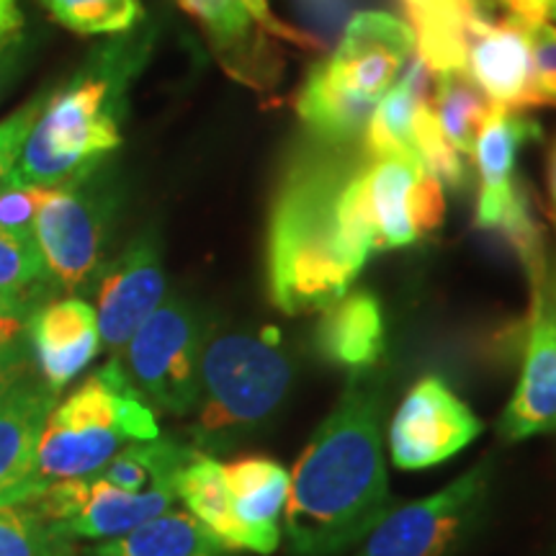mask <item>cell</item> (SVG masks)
Here are the masks:
<instances>
[{
	"mask_svg": "<svg viewBox=\"0 0 556 556\" xmlns=\"http://www.w3.org/2000/svg\"><path fill=\"white\" fill-rule=\"evenodd\" d=\"M29 343L45 384L60 392L101 348L96 309L83 299H58L29 317Z\"/></svg>",
	"mask_w": 556,
	"mask_h": 556,
	"instance_id": "17",
	"label": "cell"
},
{
	"mask_svg": "<svg viewBox=\"0 0 556 556\" xmlns=\"http://www.w3.org/2000/svg\"><path fill=\"white\" fill-rule=\"evenodd\" d=\"M356 163L307 157L278 186L268 222V294L283 315L323 312L343 299L374 248L348 206Z\"/></svg>",
	"mask_w": 556,
	"mask_h": 556,
	"instance_id": "2",
	"label": "cell"
},
{
	"mask_svg": "<svg viewBox=\"0 0 556 556\" xmlns=\"http://www.w3.org/2000/svg\"><path fill=\"white\" fill-rule=\"evenodd\" d=\"M197 456H201V451L176 441H163L157 435L152 441L129 443L99 471V477L119 490L144 492L157 484H176L180 471Z\"/></svg>",
	"mask_w": 556,
	"mask_h": 556,
	"instance_id": "24",
	"label": "cell"
},
{
	"mask_svg": "<svg viewBox=\"0 0 556 556\" xmlns=\"http://www.w3.org/2000/svg\"><path fill=\"white\" fill-rule=\"evenodd\" d=\"M204 330L189 304L168 299L144 319L119 364L129 387L152 413L186 415L199 405Z\"/></svg>",
	"mask_w": 556,
	"mask_h": 556,
	"instance_id": "7",
	"label": "cell"
},
{
	"mask_svg": "<svg viewBox=\"0 0 556 556\" xmlns=\"http://www.w3.org/2000/svg\"><path fill=\"white\" fill-rule=\"evenodd\" d=\"M21 50H24V34H9V37H0V93L9 86L16 65L21 62Z\"/></svg>",
	"mask_w": 556,
	"mask_h": 556,
	"instance_id": "37",
	"label": "cell"
},
{
	"mask_svg": "<svg viewBox=\"0 0 556 556\" xmlns=\"http://www.w3.org/2000/svg\"><path fill=\"white\" fill-rule=\"evenodd\" d=\"M548 18L556 21V0H548Z\"/></svg>",
	"mask_w": 556,
	"mask_h": 556,
	"instance_id": "42",
	"label": "cell"
},
{
	"mask_svg": "<svg viewBox=\"0 0 556 556\" xmlns=\"http://www.w3.org/2000/svg\"><path fill=\"white\" fill-rule=\"evenodd\" d=\"M546 180H548V197L556 208V142L548 150V163H546Z\"/></svg>",
	"mask_w": 556,
	"mask_h": 556,
	"instance_id": "40",
	"label": "cell"
},
{
	"mask_svg": "<svg viewBox=\"0 0 556 556\" xmlns=\"http://www.w3.org/2000/svg\"><path fill=\"white\" fill-rule=\"evenodd\" d=\"M407 11H417V9H430V5L446 3V0H402Z\"/></svg>",
	"mask_w": 556,
	"mask_h": 556,
	"instance_id": "41",
	"label": "cell"
},
{
	"mask_svg": "<svg viewBox=\"0 0 556 556\" xmlns=\"http://www.w3.org/2000/svg\"><path fill=\"white\" fill-rule=\"evenodd\" d=\"M50 189L29 184H9L0 189V229L31 232L37 214L45 206Z\"/></svg>",
	"mask_w": 556,
	"mask_h": 556,
	"instance_id": "33",
	"label": "cell"
},
{
	"mask_svg": "<svg viewBox=\"0 0 556 556\" xmlns=\"http://www.w3.org/2000/svg\"><path fill=\"white\" fill-rule=\"evenodd\" d=\"M235 520L248 536V552L274 554L281 541L291 477L268 456H242L222 464Z\"/></svg>",
	"mask_w": 556,
	"mask_h": 556,
	"instance_id": "18",
	"label": "cell"
},
{
	"mask_svg": "<svg viewBox=\"0 0 556 556\" xmlns=\"http://www.w3.org/2000/svg\"><path fill=\"white\" fill-rule=\"evenodd\" d=\"M47 274L34 232L0 229V291L29 294Z\"/></svg>",
	"mask_w": 556,
	"mask_h": 556,
	"instance_id": "31",
	"label": "cell"
},
{
	"mask_svg": "<svg viewBox=\"0 0 556 556\" xmlns=\"http://www.w3.org/2000/svg\"><path fill=\"white\" fill-rule=\"evenodd\" d=\"M111 222L114 199L103 184H93V173L50 189L31 229L47 274L70 291L93 281L101 270Z\"/></svg>",
	"mask_w": 556,
	"mask_h": 556,
	"instance_id": "10",
	"label": "cell"
},
{
	"mask_svg": "<svg viewBox=\"0 0 556 556\" xmlns=\"http://www.w3.org/2000/svg\"><path fill=\"white\" fill-rule=\"evenodd\" d=\"M165 270L157 240L139 235L96 276V319L101 345L124 351L144 319L163 304Z\"/></svg>",
	"mask_w": 556,
	"mask_h": 556,
	"instance_id": "12",
	"label": "cell"
},
{
	"mask_svg": "<svg viewBox=\"0 0 556 556\" xmlns=\"http://www.w3.org/2000/svg\"><path fill=\"white\" fill-rule=\"evenodd\" d=\"M533 90L539 106H556V26L539 24L531 31Z\"/></svg>",
	"mask_w": 556,
	"mask_h": 556,
	"instance_id": "34",
	"label": "cell"
},
{
	"mask_svg": "<svg viewBox=\"0 0 556 556\" xmlns=\"http://www.w3.org/2000/svg\"><path fill=\"white\" fill-rule=\"evenodd\" d=\"M486 232H495L516 253V258L526 268V274L539 294L546 270L544 238H541V227L536 217H533L523 186H518L516 197L507 201V206L500 212V217L492 222Z\"/></svg>",
	"mask_w": 556,
	"mask_h": 556,
	"instance_id": "29",
	"label": "cell"
},
{
	"mask_svg": "<svg viewBox=\"0 0 556 556\" xmlns=\"http://www.w3.org/2000/svg\"><path fill=\"white\" fill-rule=\"evenodd\" d=\"M430 106H433L435 119L448 142L462 155H471L479 129H482L490 111L495 109V103L477 86V80L467 70H454V73L435 75Z\"/></svg>",
	"mask_w": 556,
	"mask_h": 556,
	"instance_id": "25",
	"label": "cell"
},
{
	"mask_svg": "<svg viewBox=\"0 0 556 556\" xmlns=\"http://www.w3.org/2000/svg\"><path fill=\"white\" fill-rule=\"evenodd\" d=\"M238 3L250 13V16L258 21L263 29H266L274 39L296 37V31H291L289 26L278 24V21L274 18V13H270V9H268V0H238Z\"/></svg>",
	"mask_w": 556,
	"mask_h": 556,
	"instance_id": "38",
	"label": "cell"
},
{
	"mask_svg": "<svg viewBox=\"0 0 556 556\" xmlns=\"http://www.w3.org/2000/svg\"><path fill=\"white\" fill-rule=\"evenodd\" d=\"M29 296L0 291V351L21 340V332L29 328Z\"/></svg>",
	"mask_w": 556,
	"mask_h": 556,
	"instance_id": "35",
	"label": "cell"
},
{
	"mask_svg": "<svg viewBox=\"0 0 556 556\" xmlns=\"http://www.w3.org/2000/svg\"><path fill=\"white\" fill-rule=\"evenodd\" d=\"M413 52L415 34L405 21L381 11L358 13L336 52L309 70L296 96L299 119L332 148L364 142L374 111Z\"/></svg>",
	"mask_w": 556,
	"mask_h": 556,
	"instance_id": "4",
	"label": "cell"
},
{
	"mask_svg": "<svg viewBox=\"0 0 556 556\" xmlns=\"http://www.w3.org/2000/svg\"><path fill=\"white\" fill-rule=\"evenodd\" d=\"M296 366L276 328L222 332L204 340L199 368L201 443L227 446L268 426L283 407Z\"/></svg>",
	"mask_w": 556,
	"mask_h": 556,
	"instance_id": "5",
	"label": "cell"
},
{
	"mask_svg": "<svg viewBox=\"0 0 556 556\" xmlns=\"http://www.w3.org/2000/svg\"><path fill=\"white\" fill-rule=\"evenodd\" d=\"M58 394L29 377L0 402V505H24L45 486L37 454Z\"/></svg>",
	"mask_w": 556,
	"mask_h": 556,
	"instance_id": "14",
	"label": "cell"
},
{
	"mask_svg": "<svg viewBox=\"0 0 556 556\" xmlns=\"http://www.w3.org/2000/svg\"><path fill=\"white\" fill-rule=\"evenodd\" d=\"M556 430V307L536 294L526 361L516 394L497 422V433L507 443L528 441Z\"/></svg>",
	"mask_w": 556,
	"mask_h": 556,
	"instance_id": "13",
	"label": "cell"
},
{
	"mask_svg": "<svg viewBox=\"0 0 556 556\" xmlns=\"http://www.w3.org/2000/svg\"><path fill=\"white\" fill-rule=\"evenodd\" d=\"M24 29L18 0H0V37H9Z\"/></svg>",
	"mask_w": 556,
	"mask_h": 556,
	"instance_id": "39",
	"label": "cell"
},
{
	"mask_svg": "<svg viewBox=\"0 0 556 556\" xmlns=\"http://www.w3.org/2000/svg\"><path fill=\"white\" fill-rule=\"evenodd\" d=\"M353 189L377 253L415 245L443 225V186L417 155L371 157L356 168Z\"/></svg>",
	"mask_w": 556,
	"mask_h": 556,
	"instance_id": "9",
	"label": "cell"
},
{
	"mask_svg": "<svg viewBox=\"0 0 556 556\" xmlns=\"http://www.w3.org/2000/svg\"><path fill=\"white\" fill-rule=\"evenodd\" d=\"M492 482V458L426 500L392 507L356 556H448L475 528Z\"/></svg>",
	"mask_w": 556,
	"mask_h": 556,
	"instance_id": "8",
	"label": "cell"
},
{
	"mask_svg": "<svg viewBox=\"0 0 556 556\" xmlns=\"http://www.w3.org/2000/svg\"><path fill=\"white\" fill-rule=\"evenodd\" d=\"M539 137V122L528 116L523 109H507L495 103L475 139V150H471L482 191H503L516 184L513 170H516L518 152Z\"/></svg>",
	"mask_w": 556,
	"mask_h": 556,
	"instance_id": "22",
	"label": "cell"
},
{
	"mask_svg": "<svg viewBox=\"0 0 556 556\" xmlns=\"http://www.w3.org/2000/svg\"><path fill=\"white\" fill-rule=\"evenodd\" d=\"M387 389L358 371L319 422L291 475L283 539L291 556H338L392 510L384 464Z\"/></svg>",
	"mask_w": 556,
	"mask_h": 556,
	"instance_id": "1",
	"label": "cell"
},
{
	"mask_svg": "<svg viewBox=\"0 0 556 556\" xmlns=\"http://www.w3.org/2000/svg\"><path fill=\"white\" fill-rule=\"evenodd\" d=\"M430 101L433 99H426L397 78V86L389 88L366 127L364 142L368 157L415 155V114L422 103Z\"/></svg>",
	"mask_w": 556,
	"mask_h": 556,
	"instance_id": "26",
	"label": "cell"
},
{
	"mask_svg": "<svg viewBox=\"0 0 556 556\" xmlns=\"http://www.w3.org/2000/svg\"><path fill=\"white\" fill-rule=\"evenodd\" d=\"M387 323L371 291H353L323 309L315 330V351L348 374L371 371L384 356Z\"/></svg>",
	"mask_w": 556,
	"mask_h": 556,
	"instance_id": "19",
	"label": "cell"
},
{
	"mask_svg": "<svg viewBox=\"0 0 556 556\" xmlns=\"http://www.w3.org/2000/svg\"><path fill=\"white\" fill-rule=\"evenodd\" d=\"M176 492L189 507L191 516L201 520L229 552H240V548L248 552V536L235 520L219 462H214L206 454L193 458L189 467L178 475Z\"/></svg>",
	"mask_w": 556,
	"mask_h": 556,
	"instance_id": "23",
	"label": "cell"
},
{
	"mask_svg": "<svg viewBox=\"0 0 556 556\" xmlns=\"http://www.w3.org/2000/svg\"><path fill=\"white\" fill-rule=\"evenodd\" d=\"M70 536L26 505H0V556H70Z\"/></svg>",
	"mask_w": 556,
	"mask_h": 556,
	"instance_id": "28",
	"label": "cell"
},
{
	"mask_svg": "<svg viewBox=\"0 0 556 556\" xmlns=\"http://www.w3.org/2000/svg\"><path fill=\"white\" fill-rule=\"evenodd\" d=\"M482 433V420L441 377L409 387L389 422V456L397 469H430L454 458Z\"/></svg>",
	"mask_w": 556,
	"mask_h": 556,
	"instance_id": "11",
	"label": "cell"
},
{
	"mask_svg": "<svg viewBox=\"0 0 556 556\" xmlns=\"http://www.w3.org/2000/svg\"><path fill=\"white\" fill-rule=\"evenodd\" d=\"M199 21L208 45L229 75L255 88L276 83V39L238 0H176Z\"/></svg>",
	"mask_w": 556,
	"mask_h": 556,
	"instance_id": "16",
	"label": "cell"
},
{
	"mask_svg": "<svg viewBox=\"0 0 556 556\" xmlns=\"http://www.w3.org/2000/svg\"><path fill=\"white\" fill-rule=\"evenodd\" d=\"M467 73L497 106H539L533 90L531 31L520 24L484 11L469 41Z\"/></svg>",
	"mask_w": 556,
	"mask_h": 556,
	"instance_id": "15",
	"label": "cell"
},
{
	"mask_svg": "<svg viewBox=\"0 0 556 556\" xmlns=\"http://www.w3.org/2000/svg\"><path fill=\"white\" fill-rule=\"evenodd\" d=\"M157 435L155 413L137 397L114 356L52 407L39 441L37 477L47 484L99 475L122 446Z\"/></svg>",
	"mask_w": 556,
	"mask_h": 556,
	"instance_id": "6",
	"label": "cell"
},
{
	"mask_svg": "<svg viewBox=\"0 0 556 556\" xmlns=\"http://www.w3.org/2000/svg\"><path fill=\"white\" fill-rule=\"evenodd\" d=\"M31 374V351L24 340H16L0 351V402L16 389L21 381L29 379Z\"/></svg>",
	"mask_w": 556,
	"mask_h": 556,
	"instance_id": "36",
	"label": "cell"
},
{
	"mask_svg": "<svg viewBox=\"0 0 556 556\" xmlns=\"http://www.w3.org/2000/svg\"><path fill=\"white\" fill-rule=\"evenodd\" d=\"M178 497L176 484H157L144 492H127L106 479H90V490L80 513L58 531L70 539H119L165 513Z\"/></svg>",
	"mask_w": 556,
	"mask_h": 556,
	"instance_id": "20",
	"label": "cell"
},
{
	"mask_svg": "<svg viewBox=\"0 0 556 556\" xmlns=\"http://www.w3.org/2000/svg\"><path fill=\"white\" fill-rule=\"evenodd\" d=\"M415 155L443 189L456 191L467 184L464 155L443 135L430 103H422L415 114Z\"/></svg>",
	"mask_w": 556,
	"mask_h": 556,
	"instance_id": "30",
	"label": "cell"
},
{
	"mask_svg": "<svg viewBox=\"0 0 556 556\" xmlns=\"http://www.w3.org/2000/svg\"><path fill=\"white\" fill-rule=\"evenodd\" d=\"M96 556H227L229 548L189 510H165L119 539H109Z\"/></svg>",
	"mask_w": 556,
	"mask_h": 556,
	"instance_id": "21",
	"label": "cell"
},
{
	"mask_svg": "<svg viewBox=\"0 0 556 556\" xmlns=\"http://www.w3.org/2000/svg\"><path fill=\"white\" fill-rule=\"evenodd\" d=\"M47 96L50 93L37 96V99H31L26 106L16 109L11 116H5V119L0 122V189L9 186L11 173L16 168L21 157V150H24L26 139H29L41 111H45Z\"/></svg>",
	"mask_w": 556,
	"mask_h": 556,
	"instance_id": "32",
	"label": "cell"
},
{
	"mask_svg": "<svg viewBox=\"0 0 556 556\" xmlns=\"http://www.w3.org/2000/svg\"><path fill=\"white\" fill-rule=\"evenodd\" d=\"M39 5L58 24L86 37L129 34L142 24V0H39Z\"/></svg>",
	"mask_w": 556,
	"mask_h": 556,
	"instance_id": "27",
	"label": "cell"
},
{
	"mask_svg": "<svg viewBox=\"0 0 556 556\" xmlns=\"http://www.w3.org/2000/svg\"><path fill=\"white\" fill-rule=\"evenodd\" d=\"M150 41L148 31L109 41L47 96L9 184L58 189L101 168L109 152L122 144L127 90L148 60Z\"/></svg>",
	"mask_w": 556,
	"mask_h": 556,
	"instance_id": "3",
	"label": "cell"
}]
</instances>
